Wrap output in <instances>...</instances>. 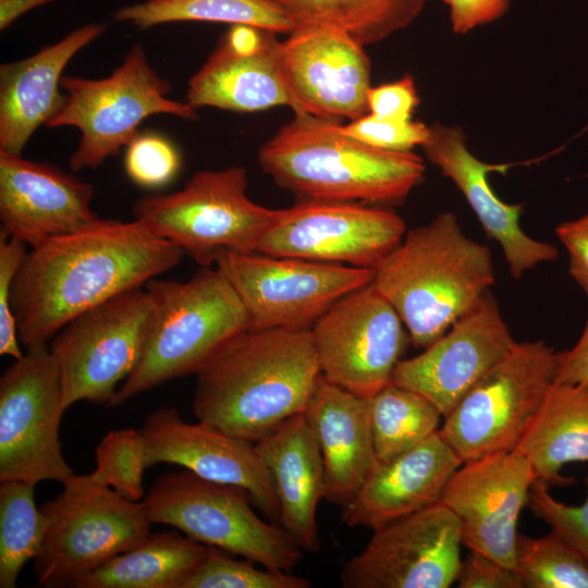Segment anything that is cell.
<instances>
[{"label": "cell", "instance_id": "obj_43", "mask_svg": "<svg viewBox=\"0 0 588 588\" xmlns=\"http://www.w3.org/2000/svg\"><path fill=\"white\" fill-rule=\"evenodd\" d=\"M449 8L450 22L455 34L497 21L509 10L511 0H443Z\"/></svg>", "mask_w": 588, "mask_h": 588}, {"label": "cell", "instance_id": "obj_35", "mask_svg": "<svg viewBox=\"0 0 588 588\" xmlns=\"http://www.w3.org/2000/svg\"><path fill=\"white\" fill-rule=\"evenodd\" d=\"M148 468L144 437L139 430L124 428L105 434L96 448V468L89 474L96 482L113 488L131 501L144 495L143 475Z\"/></svg>", "mask_w": 588, "mask_h": 588}, {"label": "cell", "instance_id": "obj_42", "mask_svg": "<svg viewBox=\"0 0 588 588\" xmlns=\"http://www.w3.org/2000/svg\"><path fill=\"white\" fill-rule=\"evenodd\" d=\"M455 583L460 588H524L515 568L473 550L462 560Z\"/></svg>", "mask_w": 588, "mask_h": 588}, {"label": "cell", "instance_id": "obj_27", "mask_svg": "<svg viewBox=\"0 0 588 588\" xmlns=\"http://www.w3.org/2000/svg\"><path fill=\"white\" fill-rule=\"evenodd\" d=\"M268 32L262 45L241 51L223 39L189 78L186 102L235 112L290 106L281 69L282 42Z\"/></svg>", "mask_w": 588, "mask_h": 588}, {"label": "cell", "instance_id": "obj_38", "mask_svg": "<svg viewBox=\"0 0 588 588\" xmlns=\"http://www.w3.org/2000/svg\"><path fill=\"white\" fill-rule=\"evenodd\" d=\"M585 485V501L580 505H567L551 495L550 486L536 479L527 505L536 517L588 558V476Z\"/></svg>", "mask_w": 588, "mask_h": 588}, {"label": "cell", "instance_id": "obj_14", "mask_svg": "<svg viewBox=\"0 0 588 588\" xmlns=\"http://www.w3.org/2000/svg\"><path fill=\"white\" fill-rule=\"evenodd\" d=\"M396 309L373 282L336 301L310 328L321 375L370 397L391 382L407 340Z\"/></svg>", "mask_w": 588, "mask_h": 588}, {"label": "cell", "instance_id": "obj_25", "mask_svg": "<svg viewBox=\"0 0 588 588\" xmlns=\"http://www.w3.org/2000/svg\"><path fill=\"white\" fill-rule=\"evenodd\" d=\"M303 413L322 455L324 499L343 507L378 464L369 397L358 396L320 375Z\"/></svg>", "mask_w": 588, "mask_h": 588}, {"label": "cell", "instance_id": "obj_21", "mask_svg": "<svg viewBox=\"0 0 588 588\" xmlns=\"http://www.w3.org/2000/svg\"><path fill=\"white\" fill-rule=\"evenodd\" d=\"M94 194L91 184L54 164L0 151L1 228L32 248L97 222Z\"/></svg>", "mask_w": 588, "mask_h": 588}, {"label": "cell", "instance_id": "obj_6", "mask_svg": "<svg viewBox=\"0 0 588 588\" xmlns=\"http://www.w3.org/2000/svg\"><path fill=\"white\" fill-rule=\"evenodd\" d=\"M244 168L196 172L170 194L146 195L134 217L201 267H212L225 253L253 254L277 220L280 209L254 203L246 194Z\"/></svg>", "mask_w": 588, "mask_h": 588}, {"label": "cell", "instance_id": "obj_46", "mask_svg": "<svg viewBox=\"0 0 588 588\" xmlns=\"http://www.w3.org/2000/svg\"><path fill=\"white\" fill-rule=\"evenodd\" d=\"M56 0H0V29L5 30L30 10Z\"/></svg>", "mask_w": 588, "mask_h": 588}, {"label": "cell", "instance_id": "obj_28", "mask_svg": "<svg viewBox=\"0 0 588 588\" xmlns=\"http://www.w3.org/2000/svg\"><path fill=\"white\" fill-rule=\"evenodd\" d=\"M514 450L548 486L574 482L561 469L569 463L588 462V382H555Z\"/></svg>", "mask_w": 588, "mask_h": 588}, {"label": "cell", "instance_id": "obj_11", "mask_svg": "<svg viewBox=\"0 0 588 588\" xmlns=\"http://www.w3.org/2000/svg\"><path fill=\"white\" fill-rule=\"evenodd\" d=\"M64 413L61 378L48 344L26 347L0 379V482L63 485L75 475L59 439Z\"/></svg>", "mask_w": 588, "mask_h": 588}, {"label": "cell", "instance_id": "obj_15", "mask_svg": "<svg viewBox=\"0 0 588 588\" xmlns=\"http://www.w3.org/2000/svg\"><path fill=\"white\" fill-rule=\"evenodd\" d=\"M458 517L439 502L373 529L342 566L344 588H448L461 566Z\"/></svg>", "mask_w": 588, "mask_h": 588}, {"label": "cell", "instance_id": "obj_44", "mask_svg": "<svg viewBox=\"0 0 588 588\" xmlns=\"http://www.w3.org/2000/svg\"><path fill=\"white\" fill-rule=\"evenodd\" d=\"M555 233L569 256V274L588 296V211L580 218L560 223Z\"/></svg>", "mask_w": 588, "mask_h": 588}, {"label": "cell", "instance_id": "obj_26", "mask_svg": "<svg viewBox=\"0 0 588 588\" xmlns=\"http://www.w3.org/2000/svg\"><path fill=\"white\" fill-rule=\"evenodd\" d=\"M255 448L274 485L279 525L303 551H318L317 509L324 499V466L304 413L283 421L255 442Z\"/></svg>", "mask_w": 588, "mask_h": 588}, {"label": "cell", "instance_id": "obj_2", "mask_svg": "<svg viewBox=\"0 0 588 588\" xmlns=\"http://www.w3.org/2000/svg\"><path fill=\"white\" fill-rule=\"evenodd\" d=\"M320 375L310 329H248L198 369L193 412L255 443L305 411Z\"/></svg>", "mask_w": 588, "mask_h": 588}, {"label": "cell", "instance_id": "obj_16", "mask_svg": "<svg viewBox=\"0 0 588 588\" xmlns=\"http://www.w3.org/2000/svg\"><path fill=\"white\" fill-rule=\"evenodd\" d=\"M404 234L403 219L388 208L301 200L280 209L258 253L376 269Z\"/></svg>", "mask_w": 588, "mask_h": 588}, {"label": "cell", "instance_id": "obj_22", "mask_svg": "<svg viewBox=\"0 0 588 588\" xmlns=\"http://www.w3.org/2000/svg\"><path fill=\"white\" fill-rule=\"evenodd\" d=\"M429 130L421 146L427 159L456 185L486 234L500 244L511 275L519 279L537 265L555 260L559 253L553 245L534 240L522 230L523 205L504 203L489 184L488 174L504 172L509 164H490L476 158L461 127L436 123Z\"/></svg>", "mask_w": 588, "mask_h": 588}, {"label": "cell", "instance_id": "obj_8", "mask_svg": "<svg viewBox=\"0 0 588 588\" xmlns=\"http://www.w3.org/2000/svg\"><path fill=\"white\" fill-rule=\"evenodd\" d=\"M40 510L48 525L33 573L37 585L47 588L73 587L140 543L152 524L142 502L125 499L89 475H74Z\"/></svg>", "mask_w": 588, "mask_h": 588}, {"label": "cell", "instance_id": "obj_17", "mask_svg": "<svg viewBox=\"0 0 588 588\" xmlns=\"http://www.w3.org/2000/svg\"><path fill=\"white\" fill-rule=\"evenodd\" d=\"M281 69L294 113L340 122L369 112L370 61L336 27L298 24L282 42Z\"/></svg>", "mask_w": 588, "mask_h": 588}, {"label": "cell", "instance_id": "obj_7", "mask_svg": "<svg viewBox=\"0 0 588 588\" xmlns=\"http://www.w3.org/2000/svg\"><path fill=\"white\" fill-rule=\"evenodd\" d=\"M61 87L64 105L46 126H73L79 131L77 148L69 162L75 172L95 170L117 155L151 115L169 114L189 121L198 118L197 109L189 103L169 97L171 83L150 65L139 44L128 50L109 76H63Z\"/></svg>", "mask_w": 588, "mask_h": 588}, {"label": "cell", "instance_id": "obj_40", "mask_svg": "<svg viewBox=\"0 0 588 588\" xmlns=\"http://www.w3.org/2000/svg\"><path fill=\"white\" fill-rule=\"evenodd\" d=\"M26 243L1 228L0 231V355L19 359L23 356L20 347L17 326L10 306L11 287L20 266L26 256Z\"/></svg>", "mask_w": 588, "mask_h": 588}, {"label": "cell", "instance_id": "obj_30", "mask_svg": "<svg viewBox=\"0 0 588 588\" xmlns=\"http://www.w3.org/2000/svg\"><path fill=\"white\" fill-rule=\"evenodd\" d=\"M114 17L140 29L175 22H213L290 34L297 26L277 0H145L119 9Z\"/></svg>", "mask_w": 588, "mask_h": 588}, {"label": "cell", "instance_id": "obj_5", "mask_svg": "<svg viewBox=\"0 0 588 588\" xmlns=\"http://www.w3.org/2000/svg\"><path fill=\"white\" fill-rule=\"evenodd\" d=\"M152 302L138 364L109 406L198 369L224 343L250 329L236 292L217 268L201 267L188 281L151 279Z\"/></svg>", "mask_w": 588, "mask_h": 588}, {"label": "cell", "instance_id": "obj_33", "mask_svg": "<svg viewBox=\"0 0 588 588\" xmlns=\"http://www.w3.org/2000/svg\"><path fill=\"white\" fill-rule=\"evenodd\" d=\"M35 486L8 480L0 485V587L14 588L24 565L38 554L47 518L34 498Z\"/></svg>", "mask_w": 588, "mask_h": 588}, {"label": "cell", "instance_id": "obj_34", "mask_svg": "<svg viewBox=\"0 0 588 588\" xmlns=\"http://www.w3.org/2000/svg\"><path fill=\"white\" fill-rule=\"evenodd\" d=\"M515 571L524 588H588V558L553 530L517 535Z\"/></svg>", "mask_w": 588, "mask_h": 588}, {"label": "cell", "instance_id": "obj_12", "mask_svg": "<svg viewBox=\"0 0 588 588\" xmlns=\"http://www.w3.org/2000/svg\"><path fill=\"white\" fill-rule=\"evenodd\" d=\"M151 308L147 290L137 287L82 313L52 338L65 411L79 401L111 403L139 362Z\"/></svg>", "mask_w": 588, "mask_h": 588}, {"label": "cell", "instance_id": "obj_10", "mask_svg": "<svg viewBox=\"0 0 588 588\" xmlns=\"http://www.w3.org/2000/svg\"><path fill=\"white\" fill-rule=\"evenodd\" d=\"M562 352L516 342L444 417L439 429L463 463L513 451L556 382Z\"/></svg>", "mask_w": 588, "mask_h": 588}, {"label": "cell", "instance_id": "obj_3", "mask_svg": "<svg viewBox=\"0 0 588 588\" xmlns=\"http://www.w3.org/2000/svg\"><path fill=\"white\" fill-rule=\"evenodd\" d=\"M340 122L295 113L258 151L265 173L302 200L396 204L422 180L424 160L412 151L365 145Z\"/></svg>", "mask_w": 588, "mask_h": 588}, {"label": "cell", "instance_id": "obj_4", "mask_svg": "<svg viewBox=\"0 0 588 588\" xmlns=\"http://www.w3.org/2000/svg\"><path fill=\"white\" fill-rule=\"evenodd\" d=\"M375 270L373 283L419 348L443 335L494 281L489 247L467 237L452 212L409 230Z\"/></svg>", "mask_w": 588, "mask_h": 588}, {"label": "cell", "instance_id": "obj_36", "mask_svg": "<svg viewBox=\"0 0 588 588\" xmlns=\"http://www.w3.org/2000/svg\"><path fill=\"white\" fill-rule=\"evenodd\" d=\"M209 547L208 554L183 588H309L311 581L291 572L259 569L249 560Z\"/></svg>", "mask_w": 588, "mask_h": 588}, {"label": "cell", "instance_id": "obj_41", "mask_svg": "<svg viewBox=\"0 0 588 588\" xmlns=\"http://www.w3.org/2000/svg\"><path fill=\"white\" fill-rule=\"evenodd\" d=\"M419 100L414 78L406 74L395 82L371 87L368 110L383 119L407 122L412 120Z\"/></svg>", "mask_w": 588, "mask_h": 588}, {"label": "cell", "instance_id": "obj_29", "mask_svg": "<svg viewBox=\"0 0 588 588\" xmlns=\"http://www.w3.org/2000/svg\"><path fill=\"white\" fill-rule=\"evenodd\" d=\"M209 547L177 531L149 534L140 543L81 577L74 588H183Z\"/></svg>", "mask_w": 588, "mask_h": 588}, {"label": "cell", "instance_id": "obj_24", "mask_svg": "<svg viewBox=\"0 0 588 588\" xmlns=\"http://www.w3.org/2000/svg\"><path fill=\"white\" fill-rule=\"evenodd\" d=\"M106 29L89 23L24 59L0 65V151L21 155L65 101L62 73L71 59Z\"/></svg>", "mask_w": 588, "mask_h": 588}, {"label": "cell", "instance_id": "obj_23", "mask_svg": "<svg viewBox=\"0 0 588 588\" xmlns=\"http://www.w3.org/2000/svg\"><path fill=\"white\" fill-rule=\"evenodd\" d=\"M462 464L438 430L406 453L378 462L354 498L342 507V522L373 530L437 504Z\"/></svg>", "mask_w": 588, "mask_h": 588}, {"label": "cell", "instance_id": "obj_31", "mask_svg": "<svg viewBox=\"0 0 588 588\" xmlns=\"http://www.w3.org/2000/svg\"><path fill=\"white\" fill-rule=\"evenodd\" d=\"M298 24L336 27L363 46L409 26L426 0H277Z\"/></svg>", "mask_w": 588, "mask_h": 588}, {"label": "cell", "instance_id": "obj_37", "mask_svg": "<svg viewBox=\"0 0 588 588\" xmlns=\"http://www.w3.org/2000/svg\"><path fill=\"white\" fill-rule=\"evenodd\" d=\"M124 168L126 175L136 185L159 188L176 176L181 157L168 138L157 134H138L126 146Z\"/></svg>", "mask_w": 588, "mask_h": 588}, {"label": "cell", "instance_id": "obj_20", "mask_svg": "<svg viewBox=\"0 0 588 588\" xmlns=\"http://www.w3.org/2000/svg\"><path fill=\"white\" fill-rule=\"evenodd\" d=\"M147 467L175 464L195 475L245 489L269 522L279 524L280 506L269 470L255 443L205 422H186L180 412L161 406L145 420Z\"/></svg>", "mask_w": 588, "mask_h": 588}, {"label": "cell", "instance_id": "obj_39", "mask_svg": "<svg viewBox=\"0 0 588 588\" xmlns=\"http://www.w3.org/2000/svg\"><path fill=\"white\" fill-rule=\"evenodd\" d=\"M345 135L375 148L392 151H411L422 146L429 137V126L419 121L397 122L370 112L340 124Z\"/></svg>", "mask_w": 588, "mask_h": 588}, {"label": "cell", "instance_id": "obj_18", "mask_svg": "<svg viewBox=\"0 0 588 588\" xmlns=\"http://www.w3.org/2000/svg\"><path fill=\"white\" fill-rule=\"evenodd\" d=\"M536 479L516 450L493 453L463 463L440 502L458 517L463 544L515 568L517 522Z\"/></svg>", "mask_w": 588, "mask_h": 588}, {"label": "cell", "instance_id": "obj_1", "mask_svg": "<svg viewBox=\"0 0 588 588\" xmlns=\"http://www.w3.org/2000/svg\"><path fill=\"white\" fill-rule=\"evenodd\" d=\"M184 252L136 219H99L32 248L13 280L20 342L48 344L69 321L175 267Z\"/></svg>", "mask_w": 588, "mask_h": 588}, {"label": "cell", "instance_id": "obj_9", "mask_svg": "<svg viewBox=\"0 0 588 588\" xmlns=\"http://www.w3.org/2000/svg\"><path fill=\"white\" fill-rule=\"evenodd\" d=\"M249 501L243 488L184 469L159 477L142 503L152 524L172 526L197 542L264 568L291 572L303 550L279 524L262 520Z\"/></svg>", "mask_w": 588, "mask_h": 588}, {"label": "cell", "instance_id": "obj_13", "mask_svg": "<svg viewBox=\"0 0 588 588\" xmlns=\"http://www.w3.org/2000/svg\"><path fill=\"white\" fill-rule=\"evenodd\" d=\"M240 297L250 329H310L341 297L375 280L376 270L294 257L220 255L215 264Z\"/></svg>", "mask_w": 588, "mask_h": 588}, {"label": "cell", "instance_id": "obj_32", "mask_svg": "<svg viewBox=\"0 0 588 588\" xmlns=\"http://www.w3.org/2000/svg\"><path fill=\"white\" fill-rule=\"evenodd\" d=\"M373 448L378 462L414 449L439 429L443 417L421 394L392 382L369 397Z\"/></svg>", "mask_w": 588, "mask_h": 588}, {"label": "cell", "instance_id": "obj_45", "mask_svg": "<svg viewBox=\"0 0 588 588\" xmlns=\"http://www.w3.org/2000/svg\"><path fill=\"white\" fill-rule=\"evenodd\" d=\"M588 382V319L585 329L575 344L562 352L561 366L556 383L577 384Z\"/></svg>", "mask_w": 588, "mask_h": 588}, {"label": "cell", "instance_id": "obj_19", "mask_svg": "<svg viewBox=\"0 0 588 588\" xmlns=\"http://www.w3.org/2000/svg\"><path fill=\"white\" fill-rule=\"evenodd\" d=\"M515 343L488 291L422 353L401 359L391 382L428 399L444 418Z\"/></svg>", "mask_w": 588, "mask_h": 588}]
</instances>
